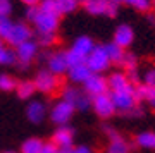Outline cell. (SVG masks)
<instances>
[{
  "mask_svg": "<svg viewBox=\"0 0 155 153\" xmlns=\"http://www.w3.org/2000/svg\"><path fill=\"white\" fill-rule=\"evenodd\" d=\"M17 93V96L21 100H29L36 93V88H35L33 81H28V79H24V81H19L16 84V90H14Z\"/></svg>",
  "mask_w": 155,
  "mask_h": 153,
  "instance_id": "cell-22",
  "label": "cell"
},
{
  "mask_svg": "<svg viewBox=\"0 0 155 153\" xmlns=\"http://www.w3.org/2000/svg\"><path fill=\"white\" fill-rule=\"evenodd\" d=\"M41 146H43V139H40V138H28L21 145L19 153H40Z\"/></svg>",
  "mask_w": 155,
  "mask_h": 153,
  "instance_id": "cell-25",
  "label": "cell"
},
{
  "mask_svg": "<svg viewBox=\"0 0 155 153\" xmlns=\"http://www.w3.org/2000/svg\"><path fill=\"white\" fill-rule=\"evenodd\" d=\"M91 107H93L95 114L98 115L100 119H109V117H112V115L117 112L109 93L93 96V98H91Z\"/></svg>",
  "mask_w": 155,
  "mask_h": 153,
  "instance_id": "cell-12",
  "label": "cell"
},
{
  "mask_svg": "<svg viewBox=\"0 0 155 153\" xmlns=\"http://www.w3.org/2000/svg\"><path fill=\"white\" fill-rule=\"evenodd\" d=\"M134 143L143 150H155V132L153 131H143L136 134Z\"/></svg>",
  "mask_w": 155,
  "mask_h": 153,
  "instance_id": "cell-23",
  "label": "cell"
},
{
  "mask_svg": "<svg viewBox=\"0 0 155 153\" xmlns=\"http://www.w3.org/2000/svg\"><path fill=\"white\" fill-rule=\"evenodd\" d=\"M148 21L152 22V24H155V16H153V14H150V16H148Z\"/></svg>",
  "mask_w": 155,
  "mask_h": 153,
  "instance_id": "cell-38",
  "label": "cell"
},
{
  "mask_svg": "<svg viewBox=\"0 0 155 153\" xmlns=\"http://www.w3.org/2000/svg\"><path fill=\"white\" fill-rule=\"evenodd\" d=\"M50 141L54 143L59 150H62V148H72V143H74V129L69 126H59Z\"/></svg>",
  "mask_w": 155,
  "mask_h": 153,
  "instance_id": "cell-14",
  "label": "cell"
},
{
  "mask_svg": "<svg viewBox=\"0 0 155 153\" xmlns=\"http://www.w3.org/2000/svg\"><path fill=\"white\" fill-rule=\"evenodd\" d=\"M16 84H17V81L11 74H0V91L11 93V91L16 90Z\"/></svg>",
  "mask_w": 155,
  "mask_h": 153,
  "instance_id": "cell-29",
  "label": "cell"
},
{
  "mask_svg": "<svg viewBox=\"0 0 155 153\" xmlns=\"http://www.w3.org/2000/svg\"><path fill=\"white\" fill-rule=\"evenodd\" d=\"M38 47L41 48H48V47H54L57 41V34H38V38L35 40Z\"/></svg>",
  "mask_w": 155,
  "mask_h": 153,
  "instance_id": "cell-30",
  "label": "cell"
},
{
  "mask_svg": "<svg viewBox=\"0 0 155 153\" xmlns=\"http://www.w3.org/2000/svg\"><path fill=\"white\" fill-rule=\"evenodd\" d=\"M104 131H105L107 138H109V145H107L105 153H129L131 151L129 143L122 138L121 132H117L116 129L110 127V126H105Z\"/></svg>",
  "mask_w": 155,
  "mask_h": 153,
  "instance_id": "cell-10",
  "label": "cell"
},
{
  "mask_svg": "<svg viewBox=\"0 0 155 153\" xmlns=\"http://www.w3.org/2000/svg\"><path fill=\"white\" fill-rule=\"evenodd\" d=\"M38 43L35 40H28L24 43L17 45L14 48V55H16V64H19V67H28L38 55Z\"/></svg>",
  "mask_w": 155,
  "mask_h": 153,
  "instance_id": "cell-8",
  "label": "cell"
},
{
  "mask_svg": "<svg viewBox=\"0 0 155 153\" xmlns=\"http://www.w3.org/2000/svg\"><path fill=\"white\" fill-rule=\"evenodd\" d=\"M67 77H69V81L72 83V84H83L86 79L90 77V69L88 66L84 64V62H81V64H76V66H71L69 69H67Z\"/></svg>",
  "mask_w": 155,
  "mask_h": 153,
  "instance_id": "cell-18",
  "label": "cell"
},
{
  "mask_svg": "<svg viewBox=\"0 0 155 153\" xmlns=\"http://www.w3.org/2000/svg\"><path fill=\"white\" fill-rule=\"evenodd\" d=\"M47 69H48L52 74L55 76H64L69 69L67 66V60H66V52L62 50H55L52 54H47Z\"/></svg>",
  "mask_w": 155,
  "mask_h": 153,
  "instance_id": "cell-13",
  "label": "cell"
},
{
  "mask_svg": "<svg viewBox=\"0 0 155 153\" xmlns=\"http://www.w3.org/2000/svg\"><path fill=\"white\" fill-rule=\"evenodd\" d=\"M4 153H16V151H12V150H9V151H4Z\"/></svg>",
  "mask_w": 155,
  "mask_h": 153,
  "instance_id": "cell-40",
  "label": "cell"
},
{
  "mask_svg": "<svg viewBox=\"0 0 155 153\" xmlns=\"http://www.w3.org/2000/svg\"><path fill=\"white\" fill-rule=\"evenodd\" d=\"M40 153H59V148L52 141H43V146H41Z\"/></svg>",
  "mask_w": 155,
  "mask_h": 153,
  "instance_id": "cell-35",
  "label": "cell"
},
{
  "mask_svg": "<svg viewBox=\"0 0 155 153\" xmlns=\"http://www.w3.org/2000/svg\"><path fill=\"white\" fill-rule=\"evenodd\" d=\"M47 114H48L47 105L41 100H33L26 107V117H28V120L31 124H41L45 120V117H47Z\"/></svg>",
  "mask_w": 155,
  "mask_h": 153,
  "instance_id": "cell-15",
  "label": "cell"
},
{
  "mask_svg": "<svg viewBox=\"0 0 155 153\" xmlns=\"http://www.w3.org/2000/svg\"><path fill=\"white\" fill-rule=\"evenodd\" d=\"M83 91L88 95L90 98L104 95V93H109L107 77L104 74H90V77L83 83Z\"/></svg>",
  "mask_w": 155,
  "mask_h": 153,
  "instance_id": "cell-11",
  "label": "cell"
},
{
  "mask_svg": "<svg viewBox=\"0 0 155 153\" xmlns=\"http://www.w3.org/2000/svg\"><path fill=\"white\" fill-rule=\"evenodd\" d=\"M104 48H105V52H107V57H109V60H110V64H117V66H121L122 59H124V55H126V50L121 48V47H117L114 41L105 43V45H104Z\"/></svg>",
  "mask_w": 155,
  "mask_h": 153,
  "instance_id": "cell-21",
  "label": "cell"
},
{
  "mask_svg": "<svg viewBox=\"0 0 155 153\" xmlns=\"http://www.w3.org/2000/svg\"><path fill=\"white\" fill-rule=\"evenodd\" d=\"M95 41L93 38H90V36H86V34H81V36H78L74 41H72V47L69 50H72L74 54H78L81 59L86 60V57L90 55V52L95 48Z\"/></svg>",
  "mask_w": 155,
  "mask_h": 153,
  "instance_id": "cell-17",
  "label": "cell"
},
{
  "mask_svg": "<svg viewBox=\"0 0 155 153\" xmlns=\"http://www.w3.org/2000/svg\"><path fill=\"white\" fill-rule=\"evenodd\" d=\"M84 64L88 66L91 74H104L112 66L109 57H107V52L104 48V45H95V48L90 52V55L84 60Z\"/></svg>",
  "mask_w": 155,
  "mask_h": 153,
  "instance_id": "cell-5",
  "label": "cell"
},
{
  "mask_svg": "<svg viewBox=\"0 0 155 153\" xmlns=\"http://www.w3.org/2000/svg\"><path fill=\"white\" fill-rule=\"evenodd\" d=\"M71 153H93L91 148L86 146V145H78V146H72Z\"/></svg>",
  "mask_w": 155,
  "mask_h": 153,
  "instance_id": "cell-36",
  "label": "cell"
},
{
  "mask_svg": "<svg viewBox=\"0 0 155 153\" xmlns=\"http://www.w3.org/2000/svg\"><path fill=\"white\" fill-rule=\"evenodd\" d=\"M26 19L33 24V29L38 34H57L61 24V14L54 0H41L36 7H29Z\"/></svg>",
  "mask_w": 155,
  "mask_h": 153,
  "instance_id": "cell-1",
  "label": "cell"
},
{
  "mask_svg": "<svg viewBox=\"0 0 155 153\" xmlns=\"http://www.w3.org/2000/svg\"><path fill=\"white\" fill-rule=\"evenodd\" d=\"M150 4H152V7H155V0H150Z\"/></svg>",
  "mask_w": 155,
  "mask_h": 153,
  "instance_id": "cell-39",
  "label": "cell"
},
{
  "mask_svg": "<svg viewBox=\"0 0 155 153\" xmlns=\"http://www.w3.org/2000/svg\"><path fill=\"white\" fill-rule=\"evenodd\" d=\"M12 22L14 21H11V17H0V38L2 40L5 38V34L9 33Z\"/></svg>",
  "mask_w": 155,
  "mask_h": 153,
  "instance_id": "cell-32",
  "label": "cell"
},
{
  "mask_svg": "<svg viewBox=\"0 0 155 153\" xmlns=\"http://www.w3.org/2000/svg\"><path fill=\"white\" fill-rule=\"evenodd\" d=\"M143 84L155 88V67H150V69L145 71V74H143Z\"/></svg>",
  "mask_w": 155,
  "mask_h": 153,
  "instance_id": "cell-34",
  "label": "cell"
},
{
  "mask_svg": "<svg viewBox=\"0 0 155 153\" xmlns=\"http://www.w3.org/2000/svg\"><path fill=\"white\" fill-rule=\"evenodd\" d=\"M59 14H71L79 7V0H54Z\"/></svg>",
  "mask_w": 155,
  "mask_h": 153,
  "instance_id": "cell-26",
  "label": "cell"
},
{
  "mask_svg": "<svg viewBox=\"0 0 155 153\" xmlns=\"http://www.w3.org/2000/svg\"><path fill=\"white\" fill-rule=\"evenodd\" d=\"M117 4H126V5L133 7L136 11L140 12H148L152 9V4H150V0H116Z\"/></svg>",
  "mask_w": 155,
  "mask_h": 153,
  "instance_id": "cell-27",
  "label": "cell"
},
{
  "mask_svg": "<svg viewBox=\"0 0 155 153\" xmlns=\"http://www.w3.org/2000/svg\"><path fill=\"white\" fill-rule=\"evenodd\" d=\"M33 84L36 88V91L43 95H52L61 88V77L52 74L48 69H40L33 79Z\"/></svg>",
  "mask_w": 155,
  "mask_h": 153,
  "instance_id": "cell-6",
  "label": "cell"
},
{
  "mask_svg": "<svg viewBox=\"0 0 155 153\" xmlns=\"http://www.w3.org/2000/svg\"><path fill=\"white\" fill-rule=\"evenodd\" d=\"M112 41L117 45V47H121V48L126 50L127 47H131L134 41V31L133 28L129 26V24H119L116 28V31H114V38Z\"/></svg>",
  "mask_w": 155,
  "mask_h": 153,
  "instance_id": "cell-16",
  "label": "cell"
},
{
  "mask_svg": "<svg viewBox=\"0 0 155 153\" xmlns=\"http://www.w3.org/2000/svg\"><path fill=\"white\" fill-rule=\"evenodd\" d=\"M79 5L91 16H107L116 17L119 4L116 0H79Z\"/></svg>",
  "mask_w": 155,
  "mask_h": 153,
  "instance_id": "cell-2",
  "label": "cell"
},
{
  "mask_svg": "<svg viewBox=\"0 0 155 153\" xmlns=\"http://www.w3.org/2000/svg\"><path fill=\"white\" fill-rule=\"evenodd\" d=\"M28 40H33V29H31V26L26 24V22H22V21H16V22H12V26H11V29H9V33L5 34L4 41H5L11 48L12 47L16 48L17 45L24 43V41H28Z\"/></svg>",
  "mask_w": 155,
  "mask_h": 153,
  "instance_id": "cell-7",
  "label": "cell"
},
{
  "mask_svg": "<svg viewBox=\"0 0 155 153\" xmlns=\"http://www.w3.org/2000/svg\"><path fill=\"white\" fill-rule=\"evenodd\" d=\"M134 98L136 102H147L150 107L155 109V88L153 86H147L143 83L134 84Z\"/></svg>",
  "mask_w": 155,
  "mask_h": 153,
  "instance_id": "cell-19",
  "label": "cell"
},
{
  "mask_svg": "<svg viewBox=\"0 0 155 153\" xmlns=\"http://www.w3.org/2000/svg\"><path fill=\"white\" fill-rule=\"evenodd\" d=\"M11 64H16L14 48H11L4 40L0 38V66H11Z\"/></svg>",
  "mask_w": 155,
  "mask_h": 153,
  "instance_id": "cell-24",
  "label": "cell"
},
{
  "mask_svg": "<svg viewBox=\"0 0 155 153\" xmlns=\"http://www.w3.org/2000/svg\"><path fill=\"white\" fill-rule=\"evenodd\" d=\"M12 0H0V17H11Z\"/></svg>",
  "mask_w": 155,
  "mask_h": 153,
  "instance_id": "cell-31",
  "label": "cell"
},
{
  "mask_svg": "<svg viewBox=\"0 0 155 153\" xmlns=\"http://www.w3.org/2000/svg\"><path fill=\"white\" fill-rule=\"evenodd\" d=\"M121 66L124 67V72H131V71H138V57L131 52H126L124 59H122Z\"/></svg>",
  "mask_w": 155,
  "mask_h": 153,
  "instance_id": "cell-28",
  "label": "cell"
},
{
  "mask_svg": "<svg viewBox=\"0 0 155 153\" xmlns=\"http://www.w3.org/2000/svg\"><path fill=\"white\" fill-rule=\"evenodd\" d=\"M61 100L71 103L72 107H74V110H81V112H84V110H88L90 107H91V98L84 93L83 90L72 86V84L62 88Z\"/></svg>",
  "mask_w": 155,
  "mask_h": 153,
  "instance_id": "cell-3",
  "label": "cell"
},
{
  "mask_svg": "<svg viewBox=\"0 0 155 153\" xmlns=\"http://www.w3.org/2000/svg\"><path fill=\"white\" fill-rule=\"evenodd\" d=\"M109 95H110L112 102H114L116 110H119V112H122V114H126V115L138 105V102H136V98H134V86L133 84L124 88V90L109 91Z\"/></svg>",
  "mask_w": 155,
  "mask_h": 153,
  "instance_id": "cell-4",
  "label": "cell"
},
{
  "mask_svg": "<svg viewBox=\"0 0 155 153\" xmlns=\"http://www.w3.org/2000/svg\"><path fill=\"white\" fill-rule=\"evenodd\" d=\"M66 60H67V66H76V64H81V62H84V59H81L78 54H74L72 50H67L66 52Z\"/></svg>",
  "mask_w": 155,
  "mask_h": 153,
  "instance_id": "cell-33",
  "label": "cell"
},
{
  "mask_svg": "<svg viewBox=\"0 0 155 153\" xmlns=\"http://www.w3.org/2000/svg\"><path fill=\"white\" fill-rule=\"evenodd\" d=\"M107 86H109V91H117V90H124V88L131 86V83L124 74V71H116L107 77Z\"/></svg>",
  "mask_w": 155,
  "mask_h": 153,
  "instance_id": "cell-20",
  "label": "cell"
},
{
  "mask_svg": "<svg viewBox=\"0 0 155 153\" xmlns=\"http://www.w3.org/2000/svg\"><path fill=\"white\" fill-rule=\"evenodd\" d=\"M74 107L71 103H67L64 100H59L55 103L52 105V109H50V120L57 124V126H67L69 124V120L72 119V115H74Z\"/></svg>",
  "mask_w": 155,
  "mask_h": 153,
  "instance_id": "cell-9",
  "label": "cell"
},
{
  "mask_svg": "<svg viewBox=\"0 0 155 153\" xmlns=\"http://www.w3.org/2000/svg\"><path fill=\"white\" fill-rule=\"evenodd\" d=\"M21 2H22V5H26L29 9V7H36L41 0H21Z\"/></svg>",
  "mask_w": 155,
  "mask_h": 153,
  "instance_id": "cell-37",
  "label": "cell"
}]
</instances>
